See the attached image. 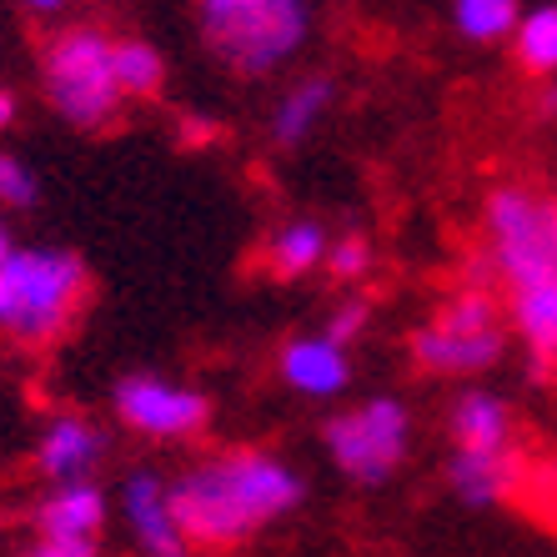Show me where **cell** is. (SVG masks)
I'll list each match as a JSON object with an SVG mask.
<instances>
[{
    "instance_id": "1",
    "label": "cell",
    "mask_w": 557,
    "mask_h": 557,
    "mask_svg": "<svg viewBox=\"0 0 557 557\" xmlns=\"http://www.w3.org/2000/svg\"><path fill=\"white\" fill-rule=\"evenodd\" d=\"M166 493L186 547L221 553V547L247 543L267 522L297 512L307 497V482L282 457L242 447V453H221L186 467L176 482H166Z\"/></svg>"
},
{
    "instance_id": "2",
    "label": "cell",
    "mask_w": 557,
    "mask_h": 557,
    "mask_svg": "<svg viewBox=\"0 0 557 557\" xmlns=\"http://www.w3.org/2000/svg\"><path fill=\"white\" fill-rule=\"evenodd\" d=\"M86 297V261L65 247H15L0 261V332L11 342H55Z\"/></svg>"
},
{
    "instance_id": "3",
    "label": "cell",
    "mask_w": 557,
    "mask_h": 557,
    "mask_svg": "<svg viewBox=\"0 0 557 557\" xmlns=\"http://www.w3.org/2000/svg\"><path fill=\"white\" fill-rule=\"evenodd\" d=\"M201 36L242 76H267L307 46V0H196Z\"/></svg>"
},
{
    "instance_id": "4",
    "label": "cell",
    "mask_w": 557,
    "mask_h": 557,
    "mask_svg": "<svg viewBox=\"0 0 557 557\" xmlns=\"http://www.w3.org/2000/svg\"><path fill=\"white\" fill-rule=\"evenodd\" d=\"M46 96L71 126H106L126 101L116 86V40L96 26L61 30L46 46Z\"/></svg>"
},
{
    "instance_id": "5",
    "label": "cell",
    "mask_w": 557,
    "mask_h": 557,
    "mask_svg": "<svg viewBox=\"0 0 557 557\" xmlns=\"http://www.w3.org/2000/svg\"><path fill=\"white\" fill-rule=\"evenodd\" d=\"M487 221V267L512 292L557 276V201L528 186H497L482 207Z\"/></svg>"
},
{
    "instance_id": "6",
    "label": "cell",
    "mask_w": 557,
    "mask_h": 557,
    "mask_svg": "<svg viewBox=\"0 0 557 557\" xmlns=\"http://www.w3.org/2000/svg\"><path fill=\"white\" fill-rule=\"evenodd\" d=\"M322 432L342 478L376 487L403 467L407 447H412V412L397 397H367V403L337 412Z\"/></svg>"
},
{
    "instance_id": "7",
    "label": "cell",
    "mask_w": 557,
    "mask_h": 557,
    "mask_svg": "<svg viewBox=\"0 0 557 557\" xmlns=\"http://www.w3.org/2000/svg\"><path fill=\"white\" fill-rule=\"evenodd\" d=\"M111 407H116V417L131 432H141L151 442L196 437L211 422L207 392L186 387V382H171V376H156V372L121 376L116 392H111Z\"/></svg>"
},
{
    "instance_id": "8",
    "label": "cell",
    "mask_w": 557,
    "mask_h": 557,
    "mask_svg": "<svg viewBox=\"0 0 557 557\" xmlns=\"http://www.w3.org/2000/svg\"><path fill=\"white\" fill-rule=\"evenodd\" d=\"M121 518H126L131 537L146 557H186V537L176 528V512H171V493L151 467H136L121 482Z\"/></svg>"
},
{
    "instance_id": "9",
    "label": "cell",
    "mask_w": 557,
    "mask_h": 557,
    "mask_svg": "<svg viewBox=\"0 0 557 557\" xmlns=\"http://www.w3.org/2000/svg\"><path fill=\"white\" fill-rule=\"evenodd\" d=\"M101 457H106V432L81 412L51 417L46 432H40V442H36L40 478H51L55 487H61V482H91Z\"/></svg>"
},
{
    "instance_id": "10",
    "label": "cell",
    "mask_w": 557,
    "mask_h": 557,
    "mask_svg": "<svg viewBox=\"0 0 557 557\" xmlns=\"http://www.w3.org/2000/svg\"><path fill=\"white\" fill-rule=\"evenodd\" d=\"M503 351H507L503 326H497V332H457V326H442L437 317H432L412 337L417 367H422V372H437V376L487 372V367L503 362Z\"/></svg>"
},
{
    "instance_id": "11",
    "label": "cell",
    "mask_w": 557,
    "mask_h": 557,
    "mask_svg": "<svg viewBox=\"0 0 557 557\" xmlns=\"http://www.w3.org/2000/svg\"><path fill=\"white\" fill-rule=\"evenodd\" d=\"M276 372H282L286 387L311 397V403H332L351 382L347 351L326 337H292L282 347V357H276Z\"/></svg>"
},
{
    "instance_id": "12",
    "label": "cell",
    "mask_w": 557,
    "mask_h": 557,
    "mask_svg": "<svg viewBox=\"0 0 557 557\" xmlns=\"http://www.w3.org/2000/svg\"><path fill=\"white\" fill-rule=\"evenodd\" d=\"M40 543H96L106 528V493L96 482H61L36 507Z\"/></svg>"
},
{
    "instance_id": "13",
    "label": "cell",
    "mask_w": 557,
    "mask_h": 557,
    "mask_svg": "<svg viewBox=\"0 0 557 557\" xmlns=\"http://www.w3.org/2000/svg\"><path fill=\"white\" fill-rule=\"evenodd\" d=\"M518 478H522V457L512 447H503V453H457L453 467H447V482H453V493L467 507L507 503Z\"/></svg>"
},
{
    "instance_id": "14",
    "label": "cell",
    "mask_w": 557,
    "mask_h": 557,
    "mask_svg": "<svg viewBox=\"0 0 557 557\" xmlns=\"http://www.w3.org/2000/svg\"><path fill=\"white\" fill-rule=\"evenodd\" d=\"M457 453H503L512 447V407L497 392H462L447 412Z\"/></svg>"
},
{
    "instance_id": "15",
    "label": "cell",
    "mask_w": 557,
    "mask_h": 557,
    "mask_svg": "<svg viewBox=\"0 0 557 557\" xmlns=\"http://www.w3.org/2000/svg\"><path fill=\"white\" fill-rule=\"evenodd\" d=\"M332 81L326 76H307L297 86H286L282 101L272 111V141L276 146H301L311 136V126L326 116V106H332Z\"/></svg>"
},
{
    "instance_id": "16",
    "label": "cell",
    "mask_w": 557,
    "mask_h": 557,
    "mask_svg": "<svg viewBox=\"0 0 557 557\" xmlns=\"http://www.w3.org/2000/svg\"><path fill=\"white\" fill-rule=\"evenodd\" d=\"M512 326L537 351V362H557V276L512 292Z\"/></svg>"
},
{
    "instance_id": "17",
    "label": "cell",
    "mask_w": 557,
    "mask_h": 557,
    "mask_svg": "<svg viewBox=\"0 0 557 557\" xmlns=\"http://www.w3.org/2000/svg\"><path fill=\"white\" fill-rule=\"evenodd\" d=\"M326 232H322V221H307V216H297V221H286V226H276L272 232V242H267V261H272V272L276 276H307L311 267H322L326 261Z\"/></svg>"
},
{
    "instance_id": "18",
    "label": "cell",
    "mask_w": 557,
    "mask_h": 557,
    "mask_svg": "<svg viewBox=\"0 0 557 557\" xmlns=\"http://www.w3.org/2000/svg\"><path fill=\"white\" fill-rule=\"evenodd\" d=\"M512 55L532 76H557V5H532L522 11L518 30H512Z\"/></svg>"
},
{
    "instance_id": "19",
    "label": "cell",
    "mask_w": 557,
    "mask_h": 557,
    "mask_svg": "<svg viewBox=\"0 0 557 557\" xmlns=\"http://www.w3.org/2000/svg\"><path fill=\"white\" fill-rule=\"evenodd\" d=\"M116 86L121 96H156L166 86V61H161L151 40H116Z\"/></svg>"
},
{
    "instance_id": "20",
    "label": "cell",
    "mask_w": 557,
    "mask_h": 557,
    "mask_svg": "<svg viewBox=\"0 0 557 557\" xmlns=\"http://www.w3.org/2000/svg\"><path fill=\"white\" fill-rule=\"evenodd\" d=\"M453 21L467 40H503L518 30L522 5L518 0H453Z\"/></svg>"
},
{
    "instance_id": "21",
    "label": "cell",
    "mask_w": 557,
    "mask_h": 557,
    "mask_svg": "<svg viewBox=\"0 0 557 557\" xmlns=\"http://www.w3.org/2000/svg\"><path fill=\"white\" fill-rule=\"evenodd\" d=\"M36 196H40L36 171L21 156L0 151V211H26V207H36Z\"/></svg>"
},
{
    "instance_id": "22",
    "label": "cell",
    "mask_w": 557,
    "mask_h": 557,
    "mask_svg": "<svg viewBox=\"0 0 557 557\" xmlns=\"http://www.w3.org/2000/svg\"><path fill=\"white\" fill-rule=\"evenodd\" d=\"M326 272L337 276V282H362L372 272V242L362 232H347L337 236L332 247H326Z\"/></svg>"
},
{
    "instance_id": "23",
    "label": "cell",
    "mask_w": 557,
    "mask_h": 557,
    "mask_svg": "<svg viewBox=\"0 0 557 557\" xmlns=\"http://www.w3.org/2000/svg\"><path fill=\"white\" fill-rule=\"evenodd\" d=\"M367 322H372V307H367L362 297H347L337 311H332V317H326V332H322V337H326V342H337V347L347 351L351 342H357V337L367 332Z\"/></svg>"
},
{
    "instance_id": "24",
    "label": "cell",
    "mask_w": 557,
    "mask_h": 557,
    "mask_svg": "<svg viewBox=\"0 0 557 557\" xmlns=\"http://www.w3.org/2000/svg\"><path fill=\"white\" fill-rule=\"evenodd\" d=\"M21 557H101V547L96 543H36Z\"/></svg>"
},
{
    "instance_id": "25",
    "label": "cell",
    "mask_w": 557,
    "mask_h": 557,
    "mask_svg": "<svg viewBox=\"0 0 557 557\" xmlns=\"http://www.w3.org/2000/svg\"><path fill=\"white\" fill-rule=\"evenodd\" d=\"M15 111H21V106H15V91L11 86H0V131L15 126Z\"/></svg>"
},
{
    "instance_id": "26",
    "label": "cell",
    "mask_w": 557,
    "mask_h": 557,
    "mask_svg": "<svg viewBox=\"0 0 557 557\" xmlns=\"http://www.w3.org/2000/svg\"><path fill=\"white\" fill-rule=\"evenodd\" d=\"M537 106H543V116H557V76L547 81V91H543V101Z\"/></svg>"
},
{
    "instance_id": "27",
    "label": "cell",
    "mask_w": 557,
    "mask_h": 557,
    "mask_svg": "<svg viewBox=\"0 0 557 557\" xmlns=\"http://www.w3.org/2000/svg\"><path fill=\"white\" fill-rule=\"evenodd\" d=\"M26 5H30V11H40V15H51V11H61L65 0H26Z\"/></svg>"
},
{
    "instance_id": "28",
    "label": "cell",
    "mask_w": 557,
    "mask_h": 557,
    "mask_svg": "<svg viewBox=\"0 0 557 557\" xmlns=\"http://www.w3.org/2000/svg\"><path fill=\"white\" fill-rule=\"evenodd\" d=\"M11 251H15V247H11V232H5V226H0V261L11 257Z\"/></svg>"
}]
</instances>
